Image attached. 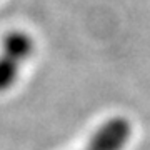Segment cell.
I'll return each mask as SVG.
<instances>
[{
	"mask_svg": "<svg viewBox=\"0 0 150 150\" xmlns=\"http://www.w3.org/2000/svg\"><path fill=\"white\" fill-rule=\"evenodd\" d=\"M35 52V40L23 30H12L0 45V93L10 90Z\"/></svg>",
	"mask_w": 150,
	"mask_h": 150,
	"instance_id": "obj_1",
	"label": "cell"
},
{
	"mask_svg": "<svg viewBox=\"0 0 150 150\" xmlns=\"http://www.w3.org/2000/svg\"><path fill=\"white\" fill-rule=\"evenodd\" d=\"M132 137V123L125 117H112L93 132L83 150H123Z\"/></svg>",
	"mask_w": 150,
	"mask_h": 150,
	"instance_id": "obj_2",
	"label": "cell"
}]
</instances>
